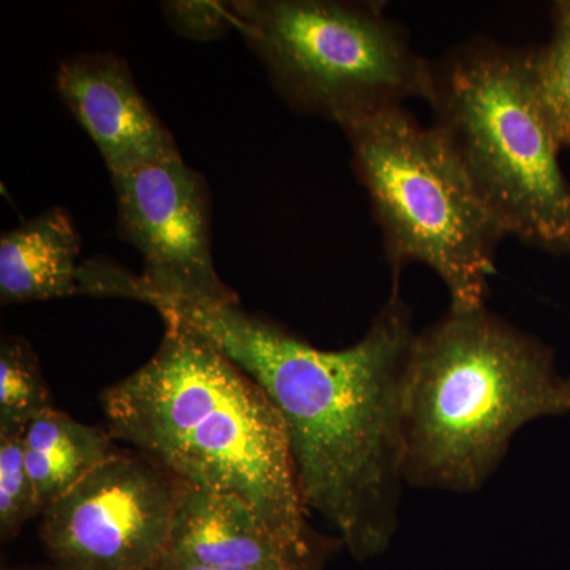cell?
I'll return each mask as SVG.
<instances>
[{"mask_svg": "<svg viewBox=\"0 0 570 570\" xmlns=\"http://www.w3.org/2000/svg\"><path fill=\"white\" fill-rule=\"evenodd\" d=\"M246 371L279 411L307 510L358 561L387 551L400 521L403 392L417 333L400 285L354 346L324 351L239 305H164Z\"/></svg>", "mask_w": 570, "mask_h": 570, "instance_id": "6da1fadb", "label": "cell"}, {"mask_svg": "<svg viewBox=\"0 0 570 570\" xmlns=\"http://www.w3.org/2000/svg\"><path fill=\"white\" fill-rule=\"evenodd\" d=\"M156 354L100 395L112 439L179 482L232 494L295 542L311 530L287 430L265 390L197 330L163 316Z\"/></svg>", "mask_w": 570, "mask_h": 570, "instance_id": "7a4b0ae2", "label": "cell"}, {"mask_svg": "<svg viewBox=\"0 0 570 570\" xmlns=\"http://www.w3.org/2000/svg\"><path fill=\"white\" fill-rule=\"evenodd\" d=\"M570 414V381L538 337L479 309H449L417 333L403 392V475L472 493L528 423Z\"/></svg>", "mask_w": 570, "mask_h": 570, "instance_id": "3957f363", "label": "cell"}, {"mask_svg": "<svg viewBox=\"0 0 570 570\" xmlns=\"http://www.w3.org/2000/svg\"><path fill=\"white\" fill-rule=\"evenodd\" d=\"M434 124L505 235L570 253V184L534 85L532 51L466 43L433 67Z\"/></svg>", "mask_w": 570, "mask_h": 570, "instance_id": "277c9868", "label": "cell"}, {"mask_svg": "<svg viewBox=\"0 0 570 570\" xmlns=\"http://www.w3.org/2000/svg\"><path fill=\"white\" fill-rule=\"evenodd\" d=\"M352 165L373 204L395 284L404 265L430 266L448 287L450 309L485 306L504 236L459 157L436 127L403 107L343 127Z\"/></svg>", "mask_w": 570, "mask_h": 570, "instance_id": "5b68a950", "label": "cell"}, {"mask_svg": "<svg viewBox=\"0 0 570 570\" xmlns=\"http://www.w3.org/2000/svg\"><path fill=\"white\" fill-rule=\"evenodd\" d=\"M235 29L281 97L341 129L407 99L430 100L433 66L376 3L236 0Z\"/></svg>", "mask_w": 570, "mask_h": 570, "instance_id": "8992f818", "label": "cell"}, {"mask_svg": "<svg viewBox=\"0 0 570 570\" xmlns=\"http://www.w3.org/2000/svg\"><path fill=\"white\" fill-rule=\"evenodd\" d=\"M179 480L137 453H116L41 512L55 570H146L167 551Z\"/></svg>", "mask_w": 570, "mask_h": 570, "instance_id": "52a82bcc", "label": "cell"}, {"mask_svg": "<svg viewBox=\"0 0 570 570\" xmlns=\"http://www.w3.org/2000/svg\"><path fill=\"white\" fill-rule=\"evenodd\" d=\"M119 236L141 254L149 305H238L217 275L212 197L204 176L184 159L111 176Z\"/></svg>", "mask_w": 570, "mask_h": 570, "instance_id": "ba28073f", "label": "cell"}, {"mask_svg": "<svg viewBox=\"0 0 570 570\" xmlns=\"http://www.w3.org/2000/svg\"><path fill=\"white\" fill-rule=\"evenodd\" d=\"M56 88L111 176L183 159L174 135L138 91L122 58L99 51L71 56L56 71Z\"/></svg>", "mask_w": 570, "mask_h": 570, "instance_id": "9c48e42d", "label": "cell"}, {"mask_svg": "<svg viewBox=\"0 0 570 570\" xmlns=\"http://www.w3.org/2000/svg\"><path fill=\"white\" fill-rule=\"evenodd\" d=\"M80 255V232L59 206L6 232L0 238V302L20 305L85 295L149 305L151 294L141 276L100 262L81 265Z\"/></svg>", "mask_w": 570, "mask_h": 570, "instance_id": "30bf717a", "label": "cell"}, {"mask_svg": "<svg viewBox=\"0 0 570 570\" xmlns=\"http://www.w3.org/2000/svg\"><path fill=\"white\" fill-rule=\"evenodd\" d=\"M340 539L295 542L232 494L179 482L168 551L216 568L322 570Z\"/></svg>", "mask_w": 570, "mask_h": 570, "instance_id": "8fae6325", "label": "cell"}, {"mask_svg": "<svg viewBox=\"0 0 570 570\" xmlns=\"http://www.w3.org/2000/svg\"><path fill=\"white\" fill-rule=\"evenodd\" d=\"M112 441L108 430L85 425L58 409L33 419L26 426L24 452L41 512L119 453Z\"/></svg>", "mask_w": 570, "mask_h": 570, "instance_id": "7c38bea8", "label": "cell"}, {"mask_svg": "<svg viewBox=\"0 0 570 570\" xmlns=\"http://www.w3.org/2000/svg\"><path fill=\"white\" fill-rule=\"evenodd\" d=\"M52 407L50 387L31 344L21 336L0 343V430L26 428Z\"/></svg>", "mask_w": 570, "mask_h": 570, "instance_id": "4fadbf2b", "label": "cell"}, {"mask_svg": "<svg viewBox=\"0 0 570 570\" xmlns=\"http://www.w3.org/2000/svg\"><path fill=\"white\" fill-rule=\"evenodd\" d=\"M532 73L540 104L561 146H570V0L553 9V36L532 51Z\"/></svg>", "mask_w": 570, "mask_h": 570, "instance_id": "5bb4252c", "label": "cell"}, {"mask_svg": "<svg viewBox=\"0 0 570 570\" xmlns=\"http://www.w3.org/2000/svg\"><path fill=\"white\" fill-rule=\"evenodd\" d=\"M26 428L0 430V539L11 542L26 523L41 515L24 452Z\"/></svg>", "mask_w": 570, "mask_h": 570, "instance_id": "9a60e30c", "label": "cell"}, {"mask_svg": "<svg viewBox=\"0 0 570 570\" xmlns=\"http://www.w3.org/2000/svg\"><path fill=\"white\" fill-rule=\"evenodd\" d=\"M163 10L171 28L193 40H217L235 29L228 3L164 2Z\"/></svg>", "mask_w": 570, "mask_h": 570, "instance_id": "2e32d148", "label": "cell"}, {"mask_svg": "<svg viewBox=\"0 0 570 570\" xmlns=\"http://www.w3.org/2000/svg\"><path fill=\"white\" fill-rule=\"evenodd\" d=\"M151 570H249V569H235V568H216V566L200 564L187 560V558L179 557L174 551H165L163 557L156 561Z\"/></svg>", "mask_w": 570, "mask_h": 570, "instance_id": "e0dca14e", "label": "cell"}, {"mask_svg": "<svg viewBox=\"0 0 570 570\" xmlns=\"http://www.w3.org/2000/svg\"><path fill=\"white\" fill-rule=\"evenodd\" d=\"M146 570H151V569H146Z\"/></svg>", "mask_w": 570, "mask_h": 570, "instance_id": "ac0fdd59", "label": "cell"}, {"mask_svg": "<svg viewBox=\"0 0 570 570\" xmlns=\"http://www.w3.org/2000/svg\"><path fill=\"white\" fill-rule=\"evenodd\" d=\"M52 570H55V569H52Z\"/></svg>", "mask_w": 570, "mask_h": 570, "instance_id": "d6986e66", "label": "cell"}]
</instances>
